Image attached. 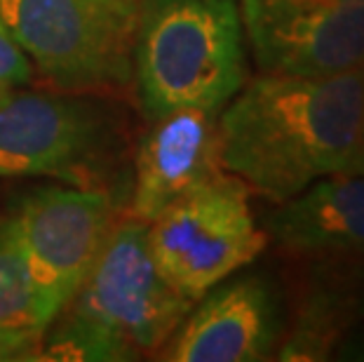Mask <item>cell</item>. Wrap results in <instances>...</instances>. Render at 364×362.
Returning a JSON list of instances; mask_svg holds the SVG:
<instances>
[{"mask_svg": "<svg viewBox=\"0 0 364 362\" xmlns=\"http://www.w3.org/2000/svg\"><path fill=\"white\" fill-rule=\"evenodd\" d=\"M149 122L136 146L129 193V217L144 223L223 174L219 113L186 109Z\"/></svg>", "mask_w": 364, "mask_h": 362, "instance_id": "obj_10", "label": "cell"}, {"mask_svg": "<svg viewBox=\"0 0 364 362\" xmlns=\"http://www.w3.org/2000/svg\"><path fill=\"white\" fill-rule=\"evenodd\" d=\"M334 360L364 362V320L338 344V348L334 351Z\"/></svg>", "mask_w": 364, "mask_h": 362, "instance_id": "obj_17", "label": "cell"}, {"mask_svg": "<svg viewBox=\"0 0 364 362\" xmlns=\"http://www.w3.org/2000/svg\"><path fill=\"white\" fill-rule=\"evenodd\" d=\"M266 235L301 259L364 264V172L327 174L275 205Z\"/></svg>", "mask_w": 364, "mask_h": 362, "instance_id": "obj_11", "label": "cell"}, {"mask_svg": "<svg viewBox=\"0 0 364 362\" xmlns=\"http://www.w3.org/2000/svg\"><path fill=\"white\" fill-rule=\"evenodd\" d=\"M0 19L54 87L90 95L134 82L139 0H0Z\"/></svg>", "mask_w": 364, "mask_h": 362, "instance_id": "obj_3", "label": "cell"}, {"mask_svg": "<svg viewBox=\"0 0 364 362\" xmlns=\"http://www.w3.org/2000/svg\"><path fill=\"white\" fill-rule=\"evenodd\" d=\"M146 230L162 275L191 302L250 266L268 245L250 188L228 172L169 205Z\"/></svg>", "mask_w": 364, "mask_h": 362, "instance_id": "obj_5", "label": "cell"}, {"mask_svg": "<svg viewBox=\"0 0 364 362\" xmlns=\"http://www.w3.org/2000/svg\"><path fill=\"white\" fill-rule=\"evenodd\" d=\"M237 7L259 73L364 68V0H237Z\"/></svg>", "mask_w": 364, "mask_h": 362, "instance_id": "obj_8", "label": "cell"}, {"mask_svg": "<svg viewBox=\"0 0 364 362\" xmlns=\"http://www.w3.org/2000/svg\"><path fill=\"white\" fill-rule=\"evenodd\" d=\"M193 304L158 268L146 223L129 217L115 221L90 275L66 308L125 339L139 353H156L165 348Z\"/></svg>", "mask_w": 364, "mask_h": 362, "instance_id": "obj_6", "label": "cell"}, {"mask_svg": "<svg viewBox=\"0 0 364 362\" xmlns=\"http://www.w3.org/2000/svg\"><path fill=\"white\" fill-rule=\"evenodd\" d=\"M362 139L364 68L259 73L219 111L223 172L273 205L327 174L358 172Z\"/></svg>", "mask_w": 364, "mask_h": 362, "instance_id": "obj_1", "label": "cell"}, {"mask_svg": "<svg viewBox=\"0 0 364 362\" xmlns=\"http://www.w3.org/2000/svg\"><path fill=\"white\" fill-rule=\"evenodd\" d=\"M284 332L277 287L261 273L226 278L200 297L162 348L169 362H259Z\"/></svg>", "mask_w": 364, "mask_h": 362, "instance_id": "obj_9", "label": "cell"}, {"mask_svg": "<svg viewBox=\"0 0 364 362\" xmlns=\"http://www.w3.org/2000/svg\"><path fill=\"white\" fill-rule=\"evenodd\" d=\"M120 149V122L85 92L7 90L0 95V176L104 188Z\"/></svg>", "mask_w": 364, "mask_h": 362, "instance_id": "obj_4", "label": "cell"}, {"mask_svg": "<svg viewBox=\"0 0 364 362\" xmlns=\"http://www.w3.org/2000/svg\"><path fill=\"white\" fill-rule=\"evenodd\" d=\"M358 172H364V139H362V153H360V165H358Z\"/></svg>", "mask_w": 364, "mask_h": 362, "instance_id": "obj_18", "label": "cell"}, {"mask_svg": "<svg viewBox=\"0 0 364 362\" xmlns=\"http://www.w3.org/2000/svg\"><path fill=\"white\" fill-rule=\"evenodd\" d=\"M247 80L237 0H139L134 87L146 120L219 113Z\"/></svg>", "mask_w": 364, "mask_h": 362, "instance_id": "obj_2", "label": "cell"}, {"mask_svg": "<svg viewBox=\"0 0 364 362\" xmlns=\"http://www.w3.org/2000/svg\"><path fill=\"white\" fill-rule=\"evenodd\" d=\"M41 334L43 332H31V329L0 327V362H31Z\"/></svg>", "mask_w": 364, "mask_h": 362, "instance_id": "obj_16", "label": "cell"}, {"mask_svg": "<svg viewBox=\"0 0 364 362\" xmlns=\"http://www.w3.org/2000/svg\"><path fill=\"white\" fill-rule=\"evenodd\" d=\"M136 358L139 351L125 339L64 308L43 329L31 362H125Z\"/></svg>", "mask_w": 364, "mask_h": 362, "instance_id": "obj_13", "label": "cell"}, {"mask_svg": "<svg viewBox=\"0 0 364 362\" xmlns=\"http://www.w3.org/2000/svg\"><path fill=\"white\" fill-rule=\"evenodd\" d=\"M45 320L71 304L115 226V200L106 188L54 183L21 198L12 212Z\"/></svg>", "mask_w": 364, "mask_h": 362, "instance_id": "obj_7", "label": "cell"}, {"mask_svg": "<svg viewBox=\"0 0 364 362\" xmlns=\"http://www.w3.org/2000/svg\"><path fill=\"white\" fill-rule=\"evenodd\" d=\"M0 327L31 332L48 327L14 214H0Z\"/></svg>", "mask_w": 364, "mask_h": 362, "instance_id": "obj_14", "label": "cell"}, {"mask_svg": "<svg viewBox=\"0 0 364 362\" xmlns=\"http://www.w3.org/2000/svg\"><path fill=\"white\" fill-rule=\"evenodd\" d=\"M364 320V278H320L306 292L296 325L277 348L280 360H331L338 344Z\"/></svg>", "mask_w": 364, "mask_h": 362, "instance_id": "obj_12", "label": "cell"}, {"mask_svg": "<svg viewBox=\"0 0 364 362\" xmlns=\"http://www.w3.org/2000/svg\"><path fill=\"white\" fill-rule=\"evenodd\" d=\"M36 68L21 50V45L14 41L10 28L0 19V95L7 90L24 87L33 80Z\"/></svg>", "mask_w": 364, "mask_h": 362, "instance_id": "obj_15", "label": "cell"}]
</instances>
